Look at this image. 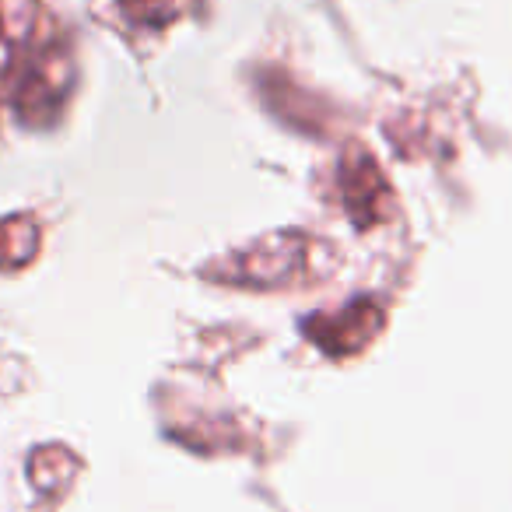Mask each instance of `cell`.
I'll use <instances>...</instances> for the list:
<instances>
[{
	"label": "cell",
	"mask_w": 512,
	"mask_h": 512,
	"mask_svg": "<svg viewBox=\"0 0 512 512\" xmlns=\"http://www.w3.org/2000/svg\"><path fill=\"white\" fill-rule=\"evenodd\" d=\"M316 260H320V246L309 235L278 232L232 256L225 267L214 271L218 274L214 281H228V285L242 288H285L316 274Z\"/></svg>",
	"instance_id": "cell-1"
},
{
	"label": "cell",
	"mask_w": 512,
	"mask_h": 512,
	"mask_svg": "<svg viewBox=\"0 0 512 512\" xmlns=\"http://www.w3.org/2000/svg\"><path fill=\"white\" fill-rule=\"evenodd\" d=\"M341 190L344 207L358 228H369L376 221H386L393 214V190L383 179L379 165L362 144H351L341 162Z\"/></svg>",
	"instance_id": "cell-2"
},
{
	"label": "cell",
	"mask_w": 512,
	"mask_h": 512,
	"mask_svg": "<svg viewBox=\"0 0 512 512\" xmlns=\"http://www.w3.org/2000/svg\"><path fill=\"white\" fill-rule=\"evenodd\" d=\"M67 88H71V60L64 50H43L29 67H25L22 81H18L15 106L22 120L46 123L64 102Z\"/></svg>",
	"instance_id": "cell-3"
},
{
	"label": "cell",
	"mask_w": 512,
	"mask_h": 512,
	"mask_svg": "<svg viewBox=\"0 0 512 512\" xmlns=\"http://www.w3.org/2000/svg\"><path fill=\"white\" fill-rule=\"evenodd\" d=\"M379 323H383V313H379L376 302H355V306L341 309L334 316H313L306 330L330 355H355L376 337Z\"/></svg>",
	"instance_id": "cell-4"
},
{
	"label": "cell",
	"mask_w": 512,
	"mask_h": 512,
	"mask_svg": "<svg viewBox=\"0 0 512 512\" xmlns=\"http://www.w3.org/2000/svg\"><path fill=\"white\" fill-rule=\"evenodd\" d=\"M39 225L32 218H4L0 221V271H18L36 256Z\"/></svg>",
	"instance_id": "cell-5"
},
{
	"label": "cell",
	"mask_w": 512,
	"mask_h": 512,
	"mask_svg": "<svg viewBox=\"0 0 512 512\" xmlns=\"http://www.w3.org/2000/svg\"><path fill=\"white\" fill-rule=\"evenodd\" d=\"M39 18V0H0V46H22Z\"/></svg>",
	"instance_id": "cell-6"
},
{
	"label": "cell",
	"mask_w": 512,
	"mask_h": 512,
	"mask_svg": "<svg viewBox=\"0 0 512 512\" xmlns=\"http://www.w3.org/2000/svg\"><path fill=\"white\" fill-rule=\"evenodd\" d=\"M183 0H120L123 15L137 25H165L179 15Z\"/></svg>",
	"instance_id": "cell-7"
}]
</instances>
